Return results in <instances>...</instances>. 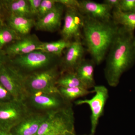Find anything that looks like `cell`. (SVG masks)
Listing matches in <instances>:
<instances>
[{
	"label": "cell",
	"instance_id": "6da1fadb",
	"mask_svg": "<svg viewBox=\"0 0 135 135\" xmlns=\"http://www.w3.org/2000/svg\"><path fill=\"white\" fill-rule=\"evenodd\" d=\"M107 56L105 77L110 86L116 87L122 74L135 63L134 32L119 26L117 35Z\"/></svg>",
	"mask_w": 135,
	"mask_h": 135
},
{
	"label": "cell",
	"instance_id": "7a4b0ae2",
	"mask_svg": "<svg viewBox=\"0 0 135 135\" xmlns=\"http://www.w3.org/2000/svg\"><path fill=\"white\" fill-rule=\"evenodd\" d=\"M82 39L96 65L105 59L117 35L119 26L113 21L102 22L84 16Z\"/></svg>",
	"mask_w": 135,
	"mask_h": 135
},
{
	"label": "cell",
	"instance_id": "3957f363",
	"mask_svg": "<svg viewBox=\"0 0 135 135\" xmlns=\"http://www.w3.org/2000/svg\"><path fill=\"white\" fill-rule=\"evenodd\" d=\"M61 58L37 50L9 59V63L22 74L26 75L59 64Z\"/></svg>",
	"mask_w": 135,
	"mask_h": 135
},
{
	"label": "cell",
	"instance_id": "277c9868",
	"mask_svg": "<svg viewBox=\"0 0 135 135\" xmlns=\"http://www.w3.org/2000/svg\"><path fill=\"white\" fill-rule=\"evenodd\" d=\"M75 118L70 103L62 109L48 113L36 135H58L75 131Z\"/></svg>",
	"mask_w": 135,
	"mask_h": 135
},
{
	"label": "cell",
	"instance_id": "5b68a950",
	"mask_svg": "<svg viewBox=\"0 0 135 135\" xmlns=\"http://www.w3.org/2000/svg\"><path fill=\"white\" fill-rule=\"evenodd\" d=\"M59 67V64H57L23 75L25 86L28 94L38 92L60 93L56 85L57 80L61 74Z\"/></svg>",
	"mask_w": 135,
	"mask_h": 135
},
{
	"label": "cell",
	"instance_id": "8992f818",
	"mask_svg": "<svg viewBox=\"0 0 135 135\" xmlns=\"http://www.w3.org/2000/svg\"><path fill=\"white\" fill-rule=\"evenodd\" d=\"M0 83L14 99L25 102L28 97L23 75L9 63L0 68Z\"/></svg>",
	"mask_w": 135,
	"mask_h": 135
},
{
	"label": "cell",
	"instance_id": "52a82bcc",
	"mask_svg": "<svg viewBox=\"0 0 135 135\" xmlns=\"http://www.w3.org/2000/svg\"><path fill=\"white\" fill-rule=\"evenodd\" d=\"M31 111L23 101L14 99L0 103V129L11 132Z\"/></svg>",
	"mask_w": 135,
	"mask_h": 135
},
{
	"label": "cell",
	"instance_id": "ba28073f",
	"mask_svg": "<svg viewBox=\"0 0 135 135\" xmlns=\"http://www.w3.org/2000/svg\"><path fill=\"white\" fill-rule=\"evenodd\" d=\"M25 103L38 111V112L49 113L62 109L70 103L65 101L60 93H48L42 92L28 94Z\"/></svg>",
	"mask_w": 135,
	"mask_h": 135
},
{
	"label": "cell",
	"instance_id": "9c48e42d",
	"mask_svg": "<svg viewBox=\"0 0 135 135\" xmlns=\"http://www.w3.org/2000/svg\"><path fill=\"white\" fill-rule=\"evenodd\" d=\"M95 95L90 99H80L75 102L76 105L87 104L91 111L90 116L91 134H94L98 125L99 119L103 114L105 105L109 98V90L103 85L94 87Z\"/></svg>",
	"mask_w": 135,
	"mask_h": 135
},
{
	"label": "cell",
	"instance_id": "30bf717a",
	"mask_svg": "<svg viewBox=\"0 0 135 135\" xmlns=\"http://www.w3.org/2000/svg\"><path fill=\"white\" fill-rule=\"evenodd\" d=\"M64 23L60 31L62 39L67 41L82 40L84 16L78 9L65 8Z\"/></svg>",
	"mask_w": 135,
	"mask_h": 135
},
{
	"label": "cell",
	"instance_id": "8fae6325",
	"mask_svg": "<svg viewBox=\"0 0 135 135\" xmlns=\"http://www.w3.org/2000/svg\"><path fill=\"white\" fill-rule=\"evenodd\" d=\"M65 50L64 55L59 61L61 74L66 72H75L77 66L84 59L85 49L82 40L73 41Z\"/></svg>",
	"mask_w": 135,
	"mask_h": 135
},
{
	"label": "cell",
	"instance_id": "7c38bea8",
	"mask_svg": "<svg viewBox=\"0 0 135 135\" xmlns=\"http://www.w3.org/2000/svg\"><path fill=\"white\" fill-rule=\"evenodd\" d=\"M42 42L36 35H28L6 46L3 50L9 59L38 50Z\"/></svg>",
	"mask_w": 135,
	"mask_h": 135
},
{
	"label": "cell",
	"instance_id": "4fadbf2b",
	"mask_svg": "<svg viewBox=\"0 0 135 135\" xmlns=\"http://www.w3.org/2000/svg\"><path fill=\"white\" fill-rule=\"evenodd\" d=\"M79 10L83 16L93 19L109 22L112 21L113 9L103 3H99L90 0L79 1Z\"/></svg>",
	"mask_w": 135,
	"mask_h": 135
},
{
	"label": "cell",
	"instance_id": "5bb4252c",
	"mask_svg": "<svg viewBox=\"0 0 135 135\" xmlns=\"http://www.w3.org/2000/svg\"><path fill=\"white\" fill-rule=\"evenodd\" d=\"M48 113H30L11 131L12 135H36Z\"/></svg>",
	"mask_w": 135,
	"mask_h": 135
},
{
	"label": "cell",
	"instance_id": "9a60e30c",
	"mask_svg": "<svg viewBox=\"0 0 135 135\" xmlns=\"http://www.w3.org/2000/svg\"><path fill=\"white\" fill-rule=\"evenodd\" d=\"M56 3L55 7L50 12L36 20L35 27L36 30L53 32L60 28L65 7L64 5Z\"/></svg>",
	"mask_w": 135,
	"mask_h": 135
},
{
	"label": "cell",
	"instance_id": "2e32d148",
	"mask_svg": "<svg viewBox=\"0 0 135 135\" xmlns=\"http://www.w3.org/2000/svg\"><path fill=\"white\" fill-rule=\"evenodd\" d=\"M95 65L92 59H84L75 70L77 77L86 89L94 88L96 86L94 77Z\"/></svg>",
	"mask_w": 135,
	"mask_h": 135
},
{
	"label": "cell",
	"instance_id": "e0dca14e",
	"mask_svg": "<svg viewBox=\"0 0 135 135\" xmlns=\"http://www.w3.org/2000/svg\"><path fill=\"white\" fill-rule=\"evenodd\" d=\"M36 22L35 18L9 15L5 23L17 33L23 36L30 34Z\"/></svg>",
	"mask_w": 135,
	"mask_h": 135
},
{
	"label": "cell",
	"instance_id": "ac0fdd59",
	"mask_svg": "<svg viewBox=\"0 0 135 135\" xmlns=\"http://www.w3.org/2000/svg\"><path fill=\"white\" fill-rule=\"evenodd\" d=\"M9 15L33 18L28 0H2Z\"/></svg>",
	"mask_w": 135,
	"mask_h": 135
},
{
	"label": "cell",
	"instance_id": "d6986e66",
	"mask_svg": "<svg viewBox=\"0 0 135 135\" xmlns=\"http://www.w3.org/2000/svg\"><path fill=\"white\" fill-rule=\"evenodd\" d=\"M112 15V21L114 24L134 32L135 29V12H123L116 8L113 9Z\"/></svg>",
	"mask_w": 135,
	"mask_h": 135
},
{
	"label": "cell",
	"instance_id": "ffe728a7",
	"mask_svg": "<svg viewBox=\"0 0 135 135\" xmlns=\"http://www.w3.org/2000/svg\"><path fill=\"white\" fill-rule=\"evenodd\" d=\"M71 42L67 41L62 38L55 41L42 42L38 50L43 51L46 53L61 57L63 51L70 46Z\"/></svg>",
	"mask_w": 135,
	"mask_h": 135
},
{
	"label": "cell",
	"instance_id": "44dd1931",
	"mask_svg": "<svg viewBox=\"0 0 135 135\" xmlns=\"http://www.w3.org/2000/svg\"><path fill=\"white\" fill-rule=\"evenodd\" d=\"M22 37L6 23L0 22V49L3 50L6 46Z\"/></svg>",
	"mask_w": 135,
	"mask_h": 135
},
{
	"label": "cell",
	"instance_id": "7402d4cb",
	"mask_svg": "<svg viewBox=\"0 0 135 135\" xmlns=\"http://www.w3.org/2000/svg\"><path fill=\"white\" fill-rule=\"evenodd\" d=\"M60 95L66 101L70 103L74 99L94 93V90H89L81 87L74 88H58Z\"/></svg>",
	"mask_w": 135,
	"mask_h": 135
},
{
	"label": "cell",
	"instance_id": "603a6c76",
	"mask_svg": "<svg viewBox=\"0 0 135 135\" xmlns=\"http://www.w3.org/2000/svg\"><path fill=\"white\" fill-rule=\"evenodd\" d=\"M56 85L58 88L81 87L85 88L75 73L73 72L61 73L57 80Z\"/></svg>",
	"mask_w": 135,
	"mask_h": 135
},
{
	"label": "cell",
	"instance_id": "cb8c5ba5",
	"mask_svg": "<svg viewBox=\"0 0 135 135\" xmlns=\"http://www.w3.org/2000/svg\"><path fill=\"white\" fill-rule=\"evenodd\" d=\"M56 3L55 0H42L39 8L37 19H40L48 14L55 7Z\"/></svg>",
	"mask_w": 135,
	"mask_h": 135
},
{
	"label": "cell",
	"instance_id": "d4e9b609",
	"mask_svg": "<svg viewBox=\"0 0 135 135\" xmlns=\"http://www.w3.org/2000/svg\"><path fill=\"white\" fill-rule=\"evenodd\" d=\"M119 9L123 12H135V0H120Z\"/></svg>",
	"mask_w": 135,
	"mask_h": 135
},
{
	"label": "cell",
	"instance_id": "484cf974",
	"mask_svg": "<svg viewBox=\"0 0 135 135\" xmlns=\"http://www.w3.org/2000/svg\"><path fill=\"white\" fill-rule=\"evenodd\" d=\"M29 9L32 17L36 18L38 14L39 10L42 0H28Z\"/></svg>",
	"mask_w": 135,
	"mask_h": 135
},
{
	"label": "cell",
	"instance_id": "4316f807",
	"mask_svg": "<svg viewBox=\"0 0 135 135\" xmlns=\"http://www.w3.org/2000/svg\"><path fill=\"white\" fill-rule=\"evenodd\" d=\"M10 94L0 83V103L14 100Z\"/></svg>",
	"mask_w": 135,
	"mask_h": 135
},
{
	"label": "cell",
	"instance_id": "83f0119b",
	"mask_svg": "<svg viewBox=\"0 0 135 135\" xmlns=\"http://www.w3.org/2000/svg\"><path fill=\"white\" fill-rule=\"evenodd\" d=\"M56 2L64 5L65 8L79 9V1L77 0H55Z\"/></svg>",
	"mask_w": 135,
	"mask_h": 135
},
{
	"label": "cell",
	"instance_id": "f1b7e54d",
	"mask_svg": "<svg viewBox=\"0 0 135 135\" xmlns=\"http://www.w3.org/2000/svg\"><path fill=\"white\" fill-rule=\"evenodd\" d=\"M9 14L5 8L2 0H0V22L5 23Z\"/></svg>",
	"mask_w": 135,
	"mask_h": 135
},
{
	"label": "cell",
	"instance_id": "f546056e",
	"mask_svg": "<svg viewBox=\"0 0 135 135\" xmlns=\"http://www.w3.org/2000/svg\"><path fill=\"white\" fill-rule=\"evenodd\" d=\"M120 0H104L103 3L110 7L113 9H119Z\"/></svg>",
	"mask_w": 135,
	"mask_h": 135
},
{
	"label": "cell",
	"instance_id": "4dcf8cb0",
	"mask_svg": "<svg viewBox=\"0 0 135 135\" xmlns=\"http://www.w3.org/2000/svg\"><path fill=\"white\" fill-rule=\"evenodd\" d=\"M9 59L4 50L0 49V68L3 65L8 63Z\"/></svg>",
	"mask_w": 135,
	"mask_h": 135
},
{
	"label": "cell",
	"instance_id": "1f68e13d",
	"mask_svg": "<svg viewBox=\"0 0 135 135\" xmlns=\"http://www.w3.org/2000/svg\"><path fill=\"white\" fill-rule=\"evenodd\" d=\"M0 135H12L11 132L6 131L0 129Z\"/></svg>",
	"mask_w": 135,
	"mask_h": 135
},
{
	"label": "cell",
	"instance_id": "d6a6232c",
	"mask_svg": "<svg viewBox=\"0 0 135 135\" xmlns=\"http://www.w3.org/2000/svg\"><path fill=\"white\" fill-rule=\"evenodd\" d=\"M58 135H75V131H66Z\"/></svg>",
	"mask_w": 135,
	"mask_h": 135
},
{
	"label": "cell",
	"instance_id": "836d02e7",
	"mask_svg": "<svg viewBox=\"0 0 135 135\" xmlns=\"http://www.w3.org/2000/svg\"><path fill=\"white\" fill-rule=\"evenodd\" d=\"M89 135H94V134H90Z\"/></svg>",
	"mask_w": 135,
	"mask_h": 135
},
{
	"label": "cell",
	"instance_id": "e575fe53",
	"mask_svg": "<svg viewBox=\"0 0 135 135\" xmlns=\"http://www.w3.org/2000/svg\"></svg>",
	"mask_w": 135,
	"mask_h": 135
}]
</instances>
